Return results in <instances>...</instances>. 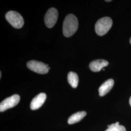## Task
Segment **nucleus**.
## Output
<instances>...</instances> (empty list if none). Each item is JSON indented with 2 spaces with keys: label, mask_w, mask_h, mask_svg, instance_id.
Wrapping results in <instances>:
<instances>
[{
  "label": "nucleus",
  "mask_w": 131,
  "mask_h": 131,
  "mask_svg": "<svg viewBox=\"0 0 131 131\" xmlns=\"http://www.w3.org/2000/svg\"><path fill=\"white\" fill-rule=\"evenodd\" d=\"M19 101L20 97L17 94L5 99L0 103V111L4 112L9 108L14 107L19 103Z\"/></svg>",
  "instance_id": "39448f33"
},
{
  "label": "nucleus",
  "mask_w": 131,
  "mask_h": 131,
  "mask_svg": "<svg viewBox=\"0 0 131 131\" xmlns=\"http://www.w3.org/2000/svg\"><path fill=\"white\" fill-rule=\"evenodd\" d=\"M106 1V2H111V1H110H110Z\"/></svg>",
  "instance_id": "dca6fc26"
},
{
  "label": "nucleus",
  "mask_w": 131,
  "mask_h": 131,
  "mask_svg": "<svg viewBox=\"0 0 131 131\" xmlns=\"http://www.w3.org/2000/svg\"><path fill=\"white\" fill-rule=\"evenodd\" d=\"M112 19L105 17L99 19L95 24V32L100 36H103L109 31L112 26Z\"/></svg>",
  "instance_id": "f03ea898"
},
{
  "label": "nucleus",
  "mask_w": 131,
  "mask_h": 131,
  "mask_svg": "<svg viewBox=\"0 0 131 131\" xmlns=\"http://www.w3.org/2000/svg\"><path fill=\"white\" fill-rule=\"evenodd\" d=\"M129 103H130V105L131 106V96L130 98V100H129Z\"/></svg>",
  "instance_id": "ddd939ff"
},
{
  "label": "nucleus",
  "mask_w": 131,
  "mask_h": 131,
  "mask_svg": "<svg viewBox=\"0 0 131 131\" xmlns=\"http://www.w3.org/2000/svg\"><path fill=\"white\" fill-rule=\"evenodd\" d=\"M50 69H51V68H50V67H49V70H50Z\"/></svg>",
  "instance_id": "f3484780"
},
{
  "label": "nucleus",
  "mask_w": 131,
  "mask_h": 131,
  "mask_svg": "<svg viewBox=\"0 0 131 131\" xmlns=\"http://www.w3.org/2000/svg\"><path fill=\"white\" fill-rule=\"evenodd\" d=\"M105 131H126V130L124 127L119 125V123L117 122L115 123L108 125L107 129Z\"/></svg>",
  "instance_id": "f8f14e48"
},
{
  "label": "nucleus",
  "mask_w": 131,
  "mask_h": 131,
  "mask_svg": "<svg viewBox=\"0 0 131 131\" xmlns=\"http://www.w3.org/2000/svg\"><path fill=\"white\" fill-rule=\"evenodd\" d=\"M46 99V95L44 93H41L37 95L33 99L31 103L30 108L32 110H37L44 103Z\"/></svg>",
  "instance_id": "0eeeda50"
},
{
  "label": "nucleus",
  "mask_w": 131,
  "mask_h": 131,
  "mask_svg": "<svg viewBox=\"0 0 131 131\" xmlns=\"http://www.w3.org/2000/svg\"><path fill=\"white\" fill-rule=\"evenodd\" d=\"M86 113L85 111H80L73 114L70 117L68 122L69 124H73L81 121L86 116Z\"/></svg>",
  "instance_id": "9d476101"
},
{
  "label": "nucleus",
  "mask_w": 131,
  "mask_h": 131,
  "mask_svg": "<svg viewBox=\"0 0 131 131\" xmlns=\"http://www.w3.org/2000/svg\"><path fill=\"white\" fill-rule=\"evenodd\" d=\"M5 19L14 28L20 29L24 25V19L17 12L14 11L8 12L5 15Z\"/></svg>",
  "instance_id": "7ed1b4c3"
},
{
  "label": "nucleus",
  "mask_w": 131,
  "mask_h": 131,
  "mask_svg": "<svg viewBox=\"0 0 131 131\" xmlns=\"http://www.w3.org/2000/svg\"><path fill=\"white\" fill-rule=\"evenodd\" d=\"M58 12L55 8H51L47 11L44 17L45 24L48 28H51L56 24Z\"/></svg>",
  "instance_id": "423d86ee"
},
{
  "label": "nucleus",
  "mask_w": 131,
  "mask_h": 131,
  "mask_svg": "<svg viewBox=\"0 0 131 131\" xmlns=\"http://www.w3.org/2000/svg\"><path fill=\"white\" fill-rule=\"evenodd\" d=\"M130 44H131V38H130Z\"/></svg>",
  "instance_id": "2eb2a0df"
},
{
  "label": "nucleus",
  "mask_w": 131,
  "mask_h": 131,
  "mask_svg": "<svg viewBox=\"0 0 131 131\" xmlns=\"http://www.w3.org/2000/svg\"><path fill=\"white\" fill-rule=\"evenodd\" d=\"M68 81L73 88H76L79 83V77L77 74L72 71L70 72L68 74Z\"/></svg>",
  "instance_id": "9b49d317"
},
{
  "label": "nucleus",
  "mask_w": 131,
  "mask_h": 131,
  "mask_svg": "<svg viewBox=\"0 0 131 131\" xmlns=\"http://www.w3.org/2000/svg\"><path fill=\"white\" fill-rule=\"evenodd\" d=\"M109 63L104 59H97L92 61L89 64V68L93 72H99L103 68L107 66Z\"/></svg>",
  "instance_id": "6e6552de"
},
{
  "label": "nucleus",
  "mask_w": 131,
  "mask_h": 131,
  "mask_svg": "<svg viewBox=\"0 0 131 131\" xmlns=\"http://www.w3.org/2000/svg\"><path fill=\"white\" fill-rule=\"evenodd\" d=\"M78 28V20L73 14L68 15L63 22V33L64 36L69 38L77 31Z\"/></svg>",
  "instance_id": "f257e3e1"
},
{
  "label": "nucleus",
  "mask_w": 131,
  "mask_h": 131,
  "mask_svg": "<svg viewBox=\"0 0 131 131\" xmlns=\"http://www.w3.org/2000/svg\"><path fill=\"white\" fill-rule=\"evenodd\" d=\"M48 65L44 63L36 61L31 60L29 61L27 63V67L30 70L39 74H46L49 72Z\"/></svg>",
  "instance_id": "20e7f679"
},
{
  "label": "nucleus",
  "mask_w": 131,
  "mask_h": 131,
  "mask_svg": "<svg viewBox=\"0 0 131 131\" xmlns=\"http://www.w3.org/2000/svg\"><path fill=\"white\" fill-rule=\"evenodd\" d=\"M114 84V81L112 79L106 80L102 84L99 89V95L101 97L105 96L112 89Z\"/></svg>",
  "instance_id": "1a4fd4ad"
},
{
  "label": "nucleus",
  "mask_w": 131,
  "mask_h": 131,
  "mask_svg": "<svg viewBox=\"0 0 131 131\" xmlns=\"http://www.w3.org/2000/svg\"><path fill=\"white\" fill-rule=\"evenodd\" d=\"M1 77H2V72H1V71L0 72V78H1Z\"/></svg>",
  "instance_id": "4468645a"
}]
</instances>
